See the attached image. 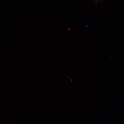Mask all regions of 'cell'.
Instances as JSON below:
<instances>
[{"mask_svg":"<svg viewBox=\"0 0 124 124\" xmlns=\"http://www.w3.org/2000/svg\"><path fill=\"white\" fill-rule=\"evenodd\" d=\"M97 0V1H101V0Z\"/></svg>","mask_w":124,"mask_h":124,"instance_id":"cell-1","label":"cell"}]
</instances>
